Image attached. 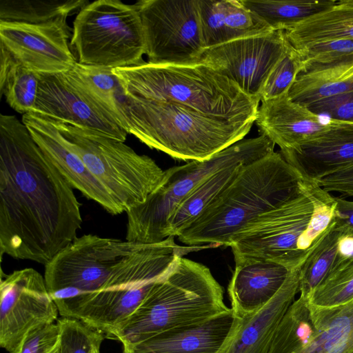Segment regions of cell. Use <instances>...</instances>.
Here are the masks:
<instances>
[{"label":"cell","mask_w":353,"mask_h":353,"mask_svg":"<svg viewBox=\"0 0 353 353\" xmlns=\"http://www.w3.org/2000/svg\"><path fill=\"white\" fill-rule=\"evenodd\" d=\"M243 165L245 164L236 163L223 167L198 185L169 218L167 238L178 236L201 216L229 186Z\"/></svg>","instance_id":"24"},{"label":"cell","mask_w":353,"mask_h":353,"mask_svg":"<svg viewBox=\"0 0 353 353\" xmlns=\"http://www.w3.org/2000/svg\"><path fill=\"white\" fill-rule=\"evenodd\" d=\"M303 70V63L300 54L288 41L283 56L270 72L262 88L260 101H269L288 94Z\"/></svg>","instance_id":"34"},{"label":"cell","mask_w":353,"mask_h":353,"mask_svg":"<svg viewBox=\"0 0 353 353\" xmlns=\"http://www.w3.org/2000/svg\"><path fill=\"white\" fill-rule=\"evenodd\" d=\"M94 353H101L100 348L97 349Z\"/></svg>","instance_id":"46"},{"label":"cell","mask_w":353,"mask_h":353,"mask_svg":"<svg viewBox=\"0 0 353 353\" xmlns=\"http://www.w3.org/2000/svg\"><path fill=\"white\" fill-rule=\"evenodd\" d=\"M72 69L83 85L111 110L121 124L118 108L125 93L113 68L82 65L77 62Z\"/></svg>","instance_id":"33"},{"label":"cell","mask_w":353,"mask_h":353,"mask_svg":"<svg viewBox=\"0 0 353 353\" xmlns=\"http://www.w3.org/2000/svg\"><path fill=\"white\" fill-rule=\"evenodd\" d=\"M318 183L328 192L353 196V165L324 177Z\"/></svg>","instance_id":"41"},{"label":"cell","mask_w":353,"mask_h":353,"mask_svg":"<svg viewBox=\"0 0 353 353\" xmlns=\"http://www.w3.org/2000/svg\"><path fill=\"white\" fill-rule=\"evenodd\" d=\"M57 322L61 353H94L105 339V334L79 320L61 316Z\"/></svg>","instance_id":"36"},{"label":"cell","mask_w":353,"mask_h":353,"mask_svg":"<svg viewBox=\"0 0 353 353\" xmlns=\"http://www.w3.org/2000/svg\"><path fill=\"white\" fill-rule=\"evenodd\" d=\"M336 207L334 221L336 226L344 233L353 234V201L335 196Z\"/></svg>","instance_id":"42"},{"label":"cell","mask_w":353,"mask_h":353,"mask_svg":"<svg viewBox=\"0 0 353 353\" xmlns=\"http://www.w3.org/2000/svg\"><path fill=\"white\" fill-rule=\"evenodd\" d=\"M39 75L0 48V90L7 103L21 114L32 111L37 98Z\"/></svg>","instance_id":"27"},{"label":"cell","mask_w":353,"mask_h":353,"mask_svg":"<svg viewBox=\"0 0 353 353\" xmlns=\"http://www.w3.org/2000/svg\"><path fill=\"white\" fill-rule=\"evenodd\" d=\"M299 269L292 270L285 283L263 308L239 319L219 353H268L275 331L299 292Z\"/></svg>","instance_id":"19"},{"label":"cell","mask_w":353,"mask_h":353,"mask_svg":"<svg viewBox=\"0 0 353 353\" xmlns=\"http://www.w3.org/2000/svg\"><path fill=\"white\" fill-rule=\"evenodd\" d=\"M80 208L23 123L1 114V256L47 264L77 238Z\"/></svg>","instance_id":"1"},{"label":"cell","mask_w":353,"mask_h":353,"mask_svg":"<svg viewBox=\"0 0 353 353\" xmlns=\"http://www.w3.org/2000/svg\"><path fill=\"white\" fill-rule=\"evenodd\" d=\"M67 19L42 24L0 21V48L37 74H57L72 69L77 58L69 39Z\"/></svg>","instance_id":"15"},{"label":"cell","mask_w":353,"mask_h":353,"mask_svg":"<svg viewBox=\"0 0 353 353\" xmlns=\"http://www.w3.org/2000/svg\"><path fill=\"white\" fill-rule=\"evenodd\" d=\"M113 70L125 95L174 103L223 119L256 120L260 100L206 65L144 62Z\"/></svg>","instance_id":"5"},{"label":"cell","mask_w":353,"mask_h":353,"mask_svg":"<svg viewBox=\"0 0 353 353\" xmlns=\"http://www.w3.org/2000/svg\"><path fill=\"white\" fill-rule=\"evenodd\" d=\"M58 307L44 276L33 268L1 278L0 345L11 352L31 330L57 322Z\"/></svg>","instance_id":"14"},{"label":"cell","mask_w":353,"mask_h":353,"mask_svg":"<svg viewBox=\"0 0 353 353\" xmlns=\"http://www.w3.org/2000/svg\"><path fill=\"white\" fill-rule=\"evenodd\" d=\"M280 153L303 178L318 183L353 165V123L332 120L330 129L322 134L297 149Z\"/></svg>","instance_id":"18"},{"label":"cell","mask_w":353,"mask_h":353,"mask_svg":"<svg viewBox=\"0 0 353 353\" xmlns=\"http://www.w3.org/2000/svg\"><path fill=\"white\" fill-rule=\"evenodd\" d=\"M347 2L352 5H353V0H347Z\"/></svg>","instance_id":"45"},{"label":"cell","mask_w":353,"mask_h":353,"mask_svg":"<svg viewBox=\"0 0 353 353\" xmlns=\"http://www.w3.org/2000/svg\"><path fill=\"white\" fill-rule=\"evenodd\" d=\"M296 50L302 59L303 73L315 68L341 63L353 58V39L322 41Z\"/></svg>","instance_id":"35"},{"label":"cell","mask_w":353,"mask_h":353,"mask_svg":"<svg viewBox=\"0 0 353 353\" xmlns=\"http://www.w3.org/2000/svg\"><path fill=\"white\" fill-rule=\"evenodd\" d=\"M348 92H353V74L334 77L310 71L298 75L288 95L292 101L307 106L317 100Z\"/></svg>","instance_id":"31"},{"label":"cell","mask_w":353,"mask_h":353,"mask_svg":"<svg viewBox=\"0 0 353 353\" xmlns=\"http://www.w3.org/2000/svg\"><path fill=\"white\" fill-rule=\"evenodd\" d=\"M123 353H130V352L125 351V350H123Z\"/></svg>","instance_id":"47"},{"label":"cell","mask_w":353,"mask_h":353,"mask_svg":"<svg viewBox=\"0 0 353 353\" xmlns=\"http://www.w3.org/2000/svg\"><path fill=\"white\" fill-rule=\"evenodd\" d=\"M59 339L58 323L45 324L29 331L10 353H50Z\"/></svg>","instance_id":"39"},{"label":"cell","mask_w":353,"mask_h":353,"mask_svg":"<svg viewBox=\"0 0 353 353\" xmlns=\"http://www.w3.org/2000/svg\"><path fill=\"white\" fill-rule=\"evenodd\" d=\"M309 306L314 332L294 353H353V300L334 307Z\"/></svg>","instance_id":"23"},{"label":"cell","mask_w":353,"mask_h":353,"mask_svg":"<svg viewBox=\"0 0 353 353\" xmlns=\"http://www.w3.org/2000/svg\"><path fill=\"white\" fill-rule=\"evenodd\" d=\"M50 353H61V347L59 341L57 345L50 352Z\"/></svg>","instance_id":"44"},{"label":"cell","mask_w":353,"mask_h":353,"mask_svg":"<svg viewBox=\"0 0 353 353\" xmlns=\"http://www.w3.org/2000/svg\"><path fill=\"white\" fill-rule=\"evenodd\" d=\"M230 310L210 270L183 256L111 336L129 350L157 334L204 322Z\"/></svg>","instance_id":"4"},{"label":"cell","mask_w":353,"mask_h":353,"mask_svg":"<svg viewBox=\"0 0 353 353\" xmlns=\"http://www.w3.org/2000/svg\"><path fill=\"white\" fill-rule=\"evenodd\" d=\"M338 258L345 260L353 256V234L343 233L338 244Z\"/></svg>","instance_id":"43"},{"label":"cell","mask_w":353,"mask_h":353,"mask_svg":"<svg viewBox=\"0 0 353 353\" xmlns=\"http://www.w3.org/2000/svg\"><path fill=\"white\" fill-rule=\"evenodd\" d=\"M89 3L86 0H0V21L46 23L67 19Z\"/></svg>","instance_id":"28"},{"label":"cell","mask_w":353,"mask_h":353,"mask_svg":"<svg viewBox=\"0 0 353 353\" xmlns=\"http://www.w3.org/2000/svg\"><path fill=\"white\" fill-rule=\"evenodd\" d=\"M273 30H288L335 5V0H241Z\"/></svg>","instance_id":"26"},{"label":"cell","mask_w":353,"mask_h":353,"mask_svg":"<svg viewBox=\"0 0 353 353\" xmlns=\"http://www.w3.org/2000/svg\"><path fill=\"white\" fill-rule=\"evenodd\" d=\"M236 321V317L230 308L204 322L157 334L125 351L130 353H219L231 334Z\"/></svg>","instance_id":"22"},{"label":"cell","mask_w":353,"mask_h":353,"mask_svg":"<svg viewBox=\"0 0 353 353\" xmlns=\"http://www.w3.org/2000/svg\"><path fill=\"white\" fill-rule=\"evenodd\" d=\"M70 43L79 64L114 69L145 62L144 34L135 4L89 3L74 20Z\"/></svg>","instance_id":"8"},{"label":"cell","mask_w":353,"mask_h":353,"mask_svg":"<svg viewBox=\"0 0 353 353\" xmlns=\"http://www.w3.org/2000/svg\"><path fill=\"white\" fill-rule=\"evenodd\" d=\"M343 233L332 219L321 241L299 268V292L301 296L308 299L336 262L339 240Z\"/></svg>","instance_id":"30"},{"label":"cell","mask_w":353,"mask_h":353,"mask_svg":"<svg viewBox=\"0 0 353 353\" xmlns=\"http://www.w3.org/2000/svg\"><path fill=\"white\" fill-rule=\"evenodd\" d=\"M275 144L265 135L243 139L208 159L191 161L165 170L158 188L127 213L125 240L150 244L167 238L168 221L188 194L216 170L233 164L250 163L274 152Z\"/></svg>","instance_id":"6"},{"label":"cell","mask_w":353,"mask_h":353,"mask_svg":"<svg viewBox=\"0 0 353 353\" xmlns=\"http://www.w3.org/2000/svg\"><path fill=\"white\" fill-rule=\"evenodd\" d=\"M314 332L309 301L299 296L281 320L268 353H294L307 343Z\"/></svg>","instance_id":"29"},{"label":"cell","mask_w":353,"mask_h":353,"mask_svg":"<svg viewBox=\"0 0 353 353\" xmlns=\"http://www.w3.org/2000/svg\"><path fill=\"white\" fill-rule=\"evenodd\" d=\"M141 243L85 234L45 265L44 279L57 304L105 291L123 260Z\"/></svg>","instance_id":"10"},{"label":"cell","mask_w":353,"mask_h":353,"mask_svg":"<svg viewBox=\"0 0 353 353\" xmlns=\"http://www.w3.org/2000/svg\"><path fill=\"white\" fill-rule=\"evenodd\" d=\"M53 121L121 213L145 202L161 185L165 170L150 157L98 132Z\"/></svg>","instance_id":"7"},{"label":"cell","mask_w":353,"mask_h":353,"mask_svg":"<svg viewBox=\"0 0 353 353\" xmlns=\"http://www.w3.org/2000/svg\"><path fill=\"white\" fill-rule=\"evenodd\" d=\"M306 107L318 115L323 114L334 121L353 123V92L321 99Z\"/></svg>","instance_id":"40"},{"label":"cell","mask_w":353,"mask_h":353,"mask_svg":"<svg viewBox=\"0 0 353 353\" xmlns=\"http://www.w3.org/2000/svg\"><path fill=\"white\" fill-rule=\"evenodd\" d=\"M134 4L142 23L148 63L199 64L205 49L197 0H141Z\"/></svg>","instance_id":"11"},{"label":"cell","mask_w":353,"mask_h":353,"mask_svg":"<svg viewBox=\"0 0 353 353\" xmlns=\"http://www.w3.org/2000/svg\"><path fill=\"white\" fill-rule=\"evenodd\" d=\"M353 300V256L337 259L323 280L313 290L308 301L322 307H334Z\"/></svg>","instance_id":"32"},{"label":"cell","mask_w":353,"mask_h":353,"mask_svg":"<svg viewBox=\"0 0 353 353\" xmlns=\"http://www.w3.org/2000/svg\"><path fill=\"white\" fill-rule=\"evenodd\" d=\"M255 123L281 152L297 149L330 129L332 120L324 121L306 106L292 101L288 94L261 102Z\"/></svg>","instance_id":"17"},{"label":"cell","mask_w":353,"mask_h":353,"mask_svg":"<svg viewBox=\"0 0 353 353\" xmlns=\"http://www.w3.org/2000/svg\"><path fill=\"white\" fill-rule=\"evenodd\" d=\"M292 271L270 261H236L228 288L236 317L244 318L263 308L280 290Z\"/></svg>","instance_id":"21"},{"label":"cell","mask_w":353,"mask_h":353,"mask_svg":"<svg viewBox=\"0 0 353 353\" xmlns=\"http://www.w3.org/2000/svg\"><path fill=\"white\" fill-rule=\"evenodd\" d=\"M21 121L43 153L73 188L99 203L108 212L114 215L121 214L106 190L92 174L52 119L30 112L23 114Z\"/></svg>","instance_id":"16"},{"label":"cell","mask_w":353,"mask_h":353,"mask_svg":"<svg viewBox=\"0 0 353 353\" xmlns=\"http://www.w3.org/2000/svg\"><path fill=\"white\" fill-rule=\"evenodd\" d=\"M37 101L31 112L124 142L127 132L111 110L79 79L72 69L39 74Z\"/></svg>","instance_id":"12"},{"label":"cell","mask_w":353,"mask_h":353,"mask_svg":"<svg viewBox=\"0 0 353 353\" xmlns=\"http://www.w3.org/2000/svg\"><path fill=\"white\" fill-rule=\"evenodd\" d=\"M284 34L294 48L327 40L353 39V5L347 0L313 15Z\"/></svg>","instance_id":"25"},{"label":"cell","mask_w":353,"mask_h":353,"mask_svg":"<svg viewBox=\"0 0 353 353\" xmlns=\"http://www.w3.org/2000/svg\"><path fill=\"white\" fill-rule=\"evenodd\" d=\"M287 44L283 30L236 39L205 49L199 63L210 67L246 95L260 100L262 88Z\"/></svg>","instance_id":"13"},{"label":"cell","mask_w":353,"mask_h":353,"mask_svg":"<svg viewBox=\"0 0 353 353\" xmlns=\"http://www.w3.org/2000/svg\"><path fill=\"white\" fill-rule=\"evenodd\" d=\"M154 287L105 290L74 297L57 306L61 316L79 320L103 334L111 336Z\"/></svg>","instance_id":"20"},{"label":"cell","mask_w":353,"mask_h":353,"mask_svg":"<svg viewBox=\"0 0 353 353\" xmlns=\"http://www.w3.org/2000/svg\"><path fill=\"white\" fill-rule=\"evenodd\" d=\"M122 128L152 149L183 161H203L244 139L254 120L208 115L174 103L125 95L119 108Z\"/></svg>","instance_id":"3"},{"label":"cell","mask_w":353,"mask_h":353,"mask_svg":"<svg viewBox=\"0 0 353 353\" xmlns=\"http://www.w3.org/2000/svg\"><path fill=\"white\" fill-rule=\"evenodd\" d=\"M303 179L280 152L243 165L229 186L178 240L190 246L230 247L260 215L299 192Z\"/></svg>","instance_id":"2"},{"label":"cell","mask_w":353,"mask_h":353,"mask_svg":"<svg viewBox=\"0 0 353 353\" xmlns=\"http://www.w3.org/2000/svg\"><path fill=\"white\" fill-rule=\"evenodd\" d=\"M225 23L230 41L257 36L273 31L241 0H222Z\"/></svg>","instance_id":"37"},{"label":"cell","mask_w":353,"mask_h":353,"mask_svg":"<svg viewBox=\"0 0 353 353\" xmlns=\"http://www.w3.org/2000/svg\"><path fill=\"white\" fill-rule=\"evenodd\" d=\"M315 183L303 178L299 192L239 233L230 245L234 261H270L291 270L299 269L310 254L305 239L314 211Z\"/></svg>","instance_id":"9"},{"label":"cell","mask_w":353,"mask_h":353,"mask_svg":"<svg viewBox=\"0 0 353 353\" xmlns=\"http://www.w3.org/2000/svg\"><path fill=\"white\" fill-rule=\"evenodd\" d=\"M197 12L205 50L230 41L222 1L197 0Z\"/></svg>","instance_id":"38"}]
</instances>
